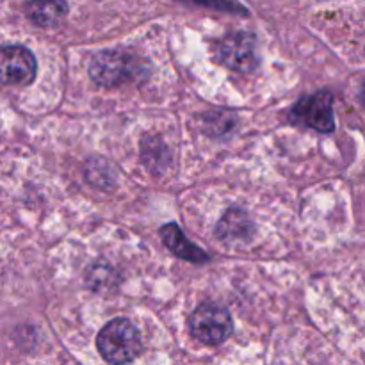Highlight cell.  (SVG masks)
I'll use <instances>...</instances> for the list:
<instances>
[{"label":"cell","mask_w":365,"mask_h":365,"mask_svg":"<svg viewBox=\"0 0 365 365\" xmlns=\"http://www.w3.org/2000/svg\"><path fill=\"white\" fill-rule=\"evenodd\" d=\"M96 348L109 364L134 362L141 353V335L128 319H113L100 330Z\"/></svg>","instance_id":"cell-1"},{"label":"cell","mask_w":365,"mask_h":365,"mask_svg":"<svg viewBox=\"0 0 365 365\" xmlns=\"http://www.w3.org/2000/svg\"><path fill=\"white\" fill-rule=\"evenodd\" d=\"M191 334L200 342L209 346H217L227 341L234 331V321L230 312L217 303H203L192 312Z\"/></svg>","instance_id":"cell-2"},{"label":"cell","mask_w":365,"mask_h":365,"mask_svg":"<svg viewBox=\"0 0 365 365\" xmlns=\"http://www.w3.org/2000/svg\"><path fill=\"white\" fill-rule=\"evenodd\" d=\"M138 73V61L130 53L120 50H103L96 53L89 64V75L103 88H114L130 81Z\"/></svg>","instance_id":"cell-3"},{"label":"cell","mask_w":365,"mask_h":365,"mask_svg":"<svg viewBox=\"0 0 365 365\" xmlns=\"http://www.w3.org/2000/svg\"><path fill=\"white\" fill-rule=\"evenodd\" d=\"M220 61L230 70L248 73L259 64V50H257L255 36L250 32H230L225 36L217 48Z\"/></svg>","instance_id":"cell-4"},{"label":"cell","mask_w":365,"mask_h":365,"mask_svg":"<svg viewBox=\"0 0 365 365\" xmlns=\"http://www.w3.org/2000/svg\"><path fill=\"white\" fill-rule=\"evenodd\" d=\"M38 73L34 53L20 45H7L0 48V84L27 86Z\"/></svg>","instance_id":"cell-5"},{"label":"cell","mask_w":365,"mask_h":365,"mask_svg":"<svg viewBox=\"0 0 365 365\" xmlns=\"http://www.w3.org/2000/svg\"><path fill=\"white\" fill-rule=\"evenodd\" d=\"M291 118L317 132H334V95L330 91H319L302 98L292 107Z\"/></svg>","instance_id":"cell-6"},{"label":"cell","mask_w":365,"mask_h":365,"mask_svg":"<svg viewBox=\"0 0 365 365\" xmlns=\"http://www.w3.org/2000/svg\"><path fill=\"white\" fill-rule=\"evenodd\" d=\"M160 237L166 248H170L180 259L187 260L192 264H205L209 262L210 257L203 252L202 248L192 245L187 237L184 235V232L177 227V225L170 223L166 227L160 228Z\"/></svg>","instance_id":"cell-7"},{"label":"cell","mask_w":365,"mask_h":365,"mask_svg":"<svg viewBox=\"0 0 365 365\" xmlns=\"http://www.w3.org/2000/svg\"><path fill=\"white\" fill-rule=\"evenodd\" d=\"M29 20L39 27H53L68 14L66 0H32L25 6Z\"/></svg>","instance_id":"cell-8"},{"label":"cell","mask_w":365,"mask_h":365,"mask_svg":"<svg viewBox=\"0 0 365 365\" xmlns=\"http://www.w3.org/2000/svg\"><path fill=\"white\" fill-rule=\"evenodd\" d=\"M216 234L223 241L248 239V235H252V221L248 220V216L242 210L232 209L220 221V225L216 228Z\"/></svg>","instance_id":"cell-9"},{"label":"cell","mask_w":365,"mask_h":365,"mask_svg":"<svg viewBox=\"0 0 365 365\" xmlns=\"http://www.w3.org/2000/svg\"><path fill=\"white\" fill-rule=\"evenodd\" d=\"M360 96H362V102L365 103V84H364V88H362V95H360Z\"/></svg>","instance_id":"cell-10"}]
</instances>
